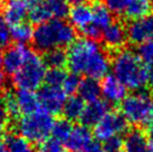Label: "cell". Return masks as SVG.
<instances>
[{
	"instance_id": "38",
	"label": "cell",
	"mask_w": 153,
	"mask_h": 152,
	"mask_svg": "<svg viewBox=\"0 0 153 152\" xmlns=\"http://www.w3.org/2000/svg\"><path fill=\"white\" fill-rule=\"evenodd\" d=\"M8 114H7V112L4 110V104H2V102L0 100V125H4V123L8 121Z\"/></svg>"
},
{
	"instance_id": "34",
	"label": "cell",
	"mask_w": 153,
	"mask_h": 152,
	"mask_svg": "<svg viewBox=\"0 0 153 152\" xmlns=\"http://www.w3.org/2000/svg\"><path fill=\"white\" fill-rule=\"evenodd\" d=\"M39 152H68L62 142L55 139H47L40 143Z\"/></svg>"
},
{
	"instance_id": "8",
	"label": "cell",
	"mask_w": 153,
	"mask_h": 152,
	"mask_svg": "<svg viewBox=\"0 0 153 152\" xmlns=\"http://www.w3.org/2000/svg\"><path fill=\"white\" fill-rule=\"evenodd\" d=\"M38 95L39 104L40 109L48 112L51 115H55L62 112L63 106L66 101V95L65 91L62 87H55V86H43Z\"/></svg>"
},
{
	"instance_id": "20",
	"label": "cell",
	"mask_w": 153,
	"mask_h": 152,
	"mask_svg": "<svg viewBox=\"0 0 153 152\" xmlns=\"http://www.w3.org/2000/svg\"><path fill=\"white\" fill-rule=\"evenodd\" d=\"M28 1H29L28 18L31 22L39 25L49 19H53V15L45 0H28Z\"/></svg>"
},
{
	"instance_id": "2",
	"label": "cell",
	"mask_w": 153,
	"mask_h": 152,
	"mask_svg": "<svg viewBox=\"0 0 153 152\" xmlns=\"http://www.w3.org/2000/svg\"><path fill=\"white\" fill-rule=\"evenodd\" d=\"M113 75L128 89L140 91L148 85L149 68L137 54L130 49L117 51L112 60Z\"/></svg>"
},
{
	"instance_id": "24",
	"label": "cell",
	"mask_w": 153,
	"mask_h": 152,
	"mask_svg": "<svg viewBox=\"0 0 153 152\" xmlns=\"http://www.w3.org/2000/svg\"><path fill=\"white\" fill-rule=\"evenodd\" d=\"M10 35H11V39H13L17 44L25 45L30 40H33L34 28L28 22L22 21L10 26Z\"/></svg>"
},
{
	"instance_id": "43",
	"label": "cell",
	"mask_w": 153,
	"mask_h": 152,
	"mask_svg": "<svg viewBox=\"0 0 153 152\" xmlns=\"http://www.w3.org/2000/svg\"><path fill=\"white\" fill-rule=\"evenodd\" d=\"M0 152H7V149H6L4 143H0Z\"/></svg>"
},
{
	"instance_id": "41",
	"label": "cell",
	"mask_w": 153,
	"mask_h": 152,
	"mask_svg": "<svg viewBox=\"0 0 153 152\" xmlns=\"http://www.w3.org/2000/svg\"><path fill=\"white\" fill-rule=\"evenodd\" d=\"M4 125H0V143L4 139Z\"/></svg>"
},
{
	"instance_id": "10",
	"label": "cell",
	"mask_w": 153,
	"mask_h": 152,
	"mask_svg": "<svg viewBox=\"0 0 153 152\" xmlns=\"http://www.w3.org/2000/svg\"><path fill=\"white\" fill-rule=\"evenodd\" d=\"M128 39L134 45H141L153 37V15L133 19L126 27Z\"/></svg>"
},
{
	"instance_id": "45",
	"label": "cell",
	"mask_w": 153,
	"mask_h": 152,
	"mask_svg": "<svg viewBox=\"0 0 153 152\" xmlns=\"http://www.w3.org/2000/svg\"><path fill=\"white\" fill-rule=\"evenodd\" d=\"M119 152H125V151H122V150H121V151H119Z\"/></svg>"
},
{
	"instance_id": "21",
	"label": "cell",
	"mask_w": 153,
	"mask_h": 152,
	"mask_svg": "<svg viewBox=\"0 0 153 152\" xmlns=\"http://www.w3.org/2000/svg\"><path fill=\"white\" fill-rule=\"evenodd\" d=\"M92 11H93L92 25H94L100 30L103 31L107 26H110L113 22V13L105 4H102L100 1L95 2L92 6Z\"/></svg>"
},
{
	"instance_id": "5",
	"label": "cell",
	"mask_w": 153,
	"mask_h": 152,
	"mask_svg": "<svg viewBox=\"0 0 153 152\" xmlns=\"http://www.w3.org/2000/svg\"><path fill=\"white\" fill-rule=\"evenodd\" d=\"M54 123L55 120L51 114L39 109L19 118L18 132L31 143H42L49 139Z\"/></svg>"
},
{
	"instance_id": "17",
	"label": "cell",
	"mask_w": 153,
	"mask_h": 152,
	"mask_svg": "<svg viewBox=\"0 0 153 152\" xmlns=\"http://www.w3.org/2000/svg\"><path fill=\"white\" fill-rule=\"evenodd\" d=\"M15 95H16V100H17L20 113L24 114V115L34 113V112L40 109L38 95L35 93V91L18 89L15 93Z\"/></svg>"
},
{
	"instance_id": "11",
	"label": "cell",
	"mask_w": 153,
	"mask_h": 152,
	"mask_svg": "<svg viewBox=\"0 0 153 152\" xmlns=\"http://www.w3.org/2000/svg\"><path fill=\"white\" fill-rule=\"evenodd\" d=\"M94 143V135L89 127L85 125H76L73 127L71 134L66 140V148L72 152L85 151Z\"/></svg>"
},
{
	"instance_id": "7",
	"label": "cell",
	"mask_w": 153,
	"mask_h": 152,
	"mask_svg": "<svg viewBox=\"0 0 153 152\" xmlns=\"http://www.w3.org/2000/svg\"><path fill=\"white\" fill-rule=\"evenodd\" d=\"M128 122L122 113L108 111L100 122L94 127V135L100 141H105L108 138L126 133Z\"/></svg>"
},
{
	"instance_id": "28",
	"label": "cell",
	"mask_w": 153,
	"mask_h": 152,
	"mask_svg": "<svg viewBox=\"0 0 153 152\" xmlns=\"http://www.w3.org/2000/svg\"><path fill=\"white\" fill-rule=\"evenodd\" d=\"M66 76H67V73L65 72L64 68H51L46 72L44 82L48 86L62 87Z\"/></svg>"
},
{
	"instance_id": "46",
	"label": "cell",
	"mask_w": 153,
	"mask_h": 152,
	"mask_svg": "<svg viewBox=\"0 0 153 152\" xmlns=\"http://www.w3.org/2000/svg\"><path fill=\"white\" fill-rule=\"evenodd\" d=\"M152 97H153V89H152Z\"/></svg>"
},
{
	"instance_id": "15",
	"label": "cell",
	"mask_w": 153,
	"mask_h": 152,
	"mask_svg": "<svg viewBox=\"0 0 153 152\" xmlns=\"http://www.w3.org/2000/svg\"><path fill=\"white\" fill-rule=\"evenodd\" d=\"M28 0H7L2 7V16L9 26L25 21L28 16Z\"/></svg>"
},
{
	"instance_id": "19",
	"label": "cell",
	"mask_w": 153,
	"mask_h": 152,
	"mask_svg": "<svg viewBox=\"0 0 153 152\" xmlns=\"http://www.w3.org/2000/svg\"><path fill=\"white\" fill-rule=\"evenodd\" d=\"M152 13L153 0H128L123 13L126 18L133 20L152 15Z\"/></svg>"
},
{
	"instance_id": "12",
	"label": "cell",
	"mask_w": 153,
	"mask_h": 152,
	"mask_svg": "<svg viewBox=\"0 0 153 152\" xmlns=\"http://www.w3.org/2000/svg\"><path fill=\"white\" fill-rule=\"evenodd\" d=\"M101 92L105 101L113 104H119L128 95V89L114 75H106L102 78Z\"/></svg>"
},
{
	"instance_id": "4",
	"label": "cell",
	"mask_w": 153,
	"mask_h": 152,
	"mask_svg": "<svg viewBox=\"0 0 153 152\" xmlns=\"http://www.w3.org/2000/svg\"><path fill=\"white\" fill-rule=\"evenodd\" d=\"M125 120L135 127H149L153 123V97L145 92L126 95L120 103Z\"/></svg>"
},
{
	"instance_id": "42",
	"label": "cell",
	"mask_w": 153,
	"mask_h": 152,
	"mask_svg": "<svg viewBox=\"0 0 153 152\" xmlns=\"http://www.w3.org/2000/svg\"><path fill=\"white\" fill-rule=\"evenodd\" d=\"M84 0H67L68 4H79V2H83Z\"/></svg>"
},
{
	"instance_id": "40",
	"label": "cell",
	"mask_w": 153,
	"mask_h": 152,
	"mask_svg": "<svg viewBox=\"0 0 153 152\" xmlns=\"http://www.w3.org/2000/svg\"><path fill=\"white\" fill-rule=\"evenodd\" d=\"M4 80H6V76H4V71H1V69H0V87L4 85Z\"/></svg>"
},
{
	"instance_id": "26",
	"label": "cell",
	"mask_w": 153,
	"mask_h": 152,
	"mask_svg": "<svg viewBox=\"0 0 153 152\" xmlns=\"http://www.w3.org/2000/svg\"><path fill=\"white\" fill-rule=\"evenodd\" d=\"M73 124L71 121H68L67 118H59L55 121L54 127L51 130V135L53 139L59 141L62 143H65L66 140L68 139V136L71 134V132L73 130Z\"/></svg>"
},
{
	"instance_id": "18",
	"label": "cell",
	"mask_w": 153,
	"mask_h": 152,
	"mask_svg": "<svg viewBox=\"0 0 153 152\" xmlns=\"http://www.w3.org/2000/svg\"><path fill=\"white\" fill-rule=\"evenodd\" d=\"M125 152H151L145 133L140 129L128 132L124 140Z\"/></svg>"
},
{
	"instance_id": "22",
	"label": "cell",
	"mask_w": 153,
	"mask_h": 152,
	"mask_svg": "<svg viewBox=\"0 0 153 152\" xmlns=\"http://www.w3.org/2000/svg\"><path fill=\"white\" fill-rule=\"evenodd\" d=\"M78 96H81L84 101L93 102L96 101L101 96V84L97 80H94L91 77H86L84 80H81L79 86H78Z\"/></svg>"
},
{
	"instance_id": "13",
	"label": "cell",
	"mask_w": 153,
	"mask_h": 152,
	"mask_svg": "<svg viewBox=\"0 0 153 152\" xmlns=\"http://www.w3.org/2000/svg\"><path fill=\"white\" fill-rule=\"evenodd\" d=\"M101 37L107 48L113 51H119L120 48H122L125 45L128 40L126 27L120 21H113L110 26H107L103 30Z\"/></svg>"
},
{
	"instance_id": "6",
	"label": "cell",
	"mask_w": 153,
	"mask_h": 152,
	"mask_svg": "<svg viewBox=\"0 0 153 152\" xmlns=\"http://www.w3.org/2000/svg\"><path fill=\"white\" fill-rule=\"evenodd\" d=\"M47 65L38 53L31 51L22 68L13 75V82L18 89H38L45 80Z\"/></svg>"
},
{
	"instance_id": "32",
	"label": "cell",
	"mask_w": 153,
	"mask_h": 152,
	"mask_svg": "<svg viewBox=\"0 0 153 152\" xmlns=\"http://www.w3.org/2000/svg\"><path fill=\"white\" fill-rule=\"evenodd\" d=\"M137 55L142 59L145 65H152L153 66V40L141 44L137 49Z\"/></svg>"
},
{
	"instance_id": "9",
	"label": "cell",
	"mask_w": 153,
	"mask_h": 152,
	"mask_svg": "<svg viewBox=\"0 0 153 152\" xmlns=\"http://www.w3.org/2000/svg\"><path fill=\"white\" fill-rule=\"evenodd\" d=\"M30 51V48L20 44L9 46L7 49H4V55L1 56V67L4 74L15 75L22 68Z\"/></svg>"
},
{
	"instance_id": "14",
	"label": "cell",
	"mask_w": 153,
	"mask_h": 152,
	"mask_svg": "<svg viewBox=\"0 0 153 152\" xmlns=\"http://www.w3.org/2000/svg\"><path fill=\"white\" fill-rule=\"evenodd\" d=\"M108 111H110L108 102L98 98L96 101L89 102L87 105H85L84 112L79 120L82 124L85 127H95Z\"/></svg>"
},
{
	"instance_id": "25",
	"label": "cell",
	"mask_w": 153,
	"mask_h": 152,
	"mask_svg": "<svg viewBox=\"0 0 153 152\" xmlns=\"http://www.w3.org/2000/svg\"><path fill=\"white\" fill-rule=\"evenodd\" d=\"M7 152H35L33 143L18 134H9L4 139Z\"/></svg>"
},
{
	"instance_id": "30",
	"label": "cell",
	"mask_w": 153,
	"mask_h": 152,
	"mask_svg": "<svg viewBox=\"0 0 153 152\" xmlns=\"http://www.w3.org/2000/svg\"><path fill=\"white\" fill-rule=\"evenodd\" d=\"M2 104L7 114H8L9 118H17L20 115V110H19V106H18L17 100H16V95L13 92H7L2 96Z\"/></svg>"
},
{
	"instance_id": "39",
	"label": "cell",
	"mask_w": 153,
	"mask_h": 152,
	"mask_svg": "<svg viewBox=\"0 0 153 152\" xmlns=\"http://www.w3.org/2000/svg\"><path fill=\"white\" fill-rule=\"evenodd\" d=\"M148 85L151 89V91L153 89V67L149 69V76H148Z\"/></svg>"
},
{
	"instance_id": "33",
	"label": "cell",
	"mask_w": 153,
	"mask_h": 152,
	"mask_svg": "<svg viewBox=\"0 0 153 152\" xmlns=\"http://www.w3.org/2000/svg\"><path fill=\"white\" fill-rule=\"evenodd\" d=\"M124 145V140L120 135H115L103 141L102 148L104 152H119Z\"/></svg>"
},
{
	"instance_id": "3",
	"label": "cell",
	"mask_w": 153,
	"mask_h": 152,
	"mask_svg": "<svg viewBox=\"0 0 153 152\" xmlns=\"http://www.w3.org/2000/svg\"><path fill=\"white\" fill-rule=\"evenodd\" d=\"M75 37V28L69 22L53 18L36 26L33 42L36 49L47 53L55 48L71 46Z\"/></svg>"
},
{
	"instance_id": "27",
	"label": "cell",
	"mask_w": 153,
	"mask_h": 152,
	"mask_svg": "<svg viewBox=\"0 0 153 152\" xmlns=\"http://www.w3.org/2000/svg\"><path fill=\"white\" fill-rule=\"evenodd\" d=\"M44 60L51 68H64L67 65V53L63 48H55L47 51Z\"/></svg>"
},
{
	"instance_id": "36",
	"label": "cell",
	"mask_w": 153,
	"mask_h": 152,
	"mask_svg": "<svg viewBox=\"0 0 153 152\" xmlns=\"http://www.w3.org/2000/svg\"><path fill=\"white\" fill-rule=\"evenodd\" d=\"M128 2V0H105V4L108 7L111 11L114 13H119V15L124 13Z\"/></svg>"
},
{
	"instance_id": "44",
	"label": "cell",
	"mask_w": 153,
	"mask_h": 152,
	"mask_svg": "<svg viewBox=\"0 0 153 152\" xmlns=\"http://www.w3.org/2000/svg\"><path fill=\"white\" fill-rule=\"evenodd\" d=\"M0 68H1V55H0Z\"/></svg>"
},
{
	"instance_id": "31",
	"label": "cell",
	"mask_w": 153,
	"mask_h": 152,
	"mask_svg": "<svg viewBox=\"0 0 153 152\" xmlns=\"http://www.w3.org/2000/svg\"><path fill=\"white\" fill-rule=\"evenodd\" d=\"M11 42L10 35V26L4 18L2 13H0V51L7 49Z\"/></svg>"
},
{
	"instance_id": "16",
	"label": "cell",
	"mask_w": 153,
	"mask_h": 152,
	"mask_svg": "<svg viewBox=\"0 0 153 152\" xmlns=\"http://www.w3.org/2000/svg\"><path fill=\"white\" fill-rule=\"evenodd\" d=\"M68 17H69V24L74 28L78 29L79 31H83L87 26L92 24V19H93L92 6H89L84 1L73 4V7L69 8V11H68Z\"/></svg>"
},
{
	"instance_id": "37",
	"label": "cell",
	"mask_w": 153,
	"mask_h": 152,
	"mask_svg": "<svg viewBox=\"0 0 153 152\" xmlns=\"http://www.w3.org/2000/svg\"><path fill=\"white\" fill-rule=\"evenodd\" d=\"M145 135H146V139H148V142H149L150 151L153 152V123L148 127Z\"/></svg>"
},
{
	"instance_id": "23",
	"label": "cell",
	"mask_w": 153,
	"mask_h": 152,
	"mask_svg": "<svg viewBox=\"0 0 153 152\" xmlns=\"http://www.w3.org/2000/svg\"><path fill=\"white\" fill-rule=\"evenodd\" d=\"M84 109H85V101L81 96L72 95L71 97L66 98L62 112L64 118L72 122L81 118Z\"/></svg>"
},
{
	"instance_id": "29",
	"label": "cell",
	"mask_w": 153,
	"mask_h": 152,
	"mask_svg": "<svg viewBox=\"0 0 153 152\" xmlns=\"http://www.w3.org/2000/svg\"><path fill=\"white\" fill-rule=\"evenodd\" d=\"M54 18L63 19L68 16L69 7L67 0H45Z\"/></svg>"
},
{
	"instance_id": "1",
	"label": "cell",
	"mask_w": 153,
	"mask_h": 152,
	"mask_svg": "<svg viewBox=\"0 0 153 152\" xmlns=\"http://www.w3.org/2000/svg\"><path fill=\"white\" fill-rule=\"evenodd\" d=\"M67 66L74 74L98 80L108 75L112 62L97 40L83 37L75 39L68 48Z\"/></svg>"
},
{
	"instance_id": "35",
	"label": "cell",
	"mask_w": 153,
	"mask_h": 152,
	"mask_svg": "<svg viewBox=\"0 0 153 152\" xmlns=\"http://www.w3.org/2000/svg\"><path fill=\"white\" fill-rule=\"evenodd\" d=\"M79 83H81V78H79V76L77 75V74H69L66 76V78L64 80V84L62 86V89L65 91V93L66 94H73L77 92V89H78V86H79Z\"/></svg>"
}]
</instances>
